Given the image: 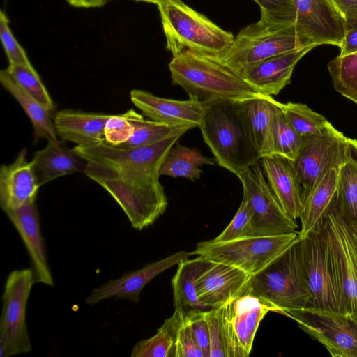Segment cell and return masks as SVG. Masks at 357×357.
Instances as JSON below:
<instances>
[{
  "instance_id": "1",
  "label": "cell",
  "mask_w": 357,
  "mask_h": 357,
  "mask_svg": "<svg viewBox=\"0 0 357 357\" xmlns=\"http://www.w3.org/2000/svg\"><path fill=\"white\" fill-rule=\"evenodd\" d=\"M185 132L148 146L123 147L105 142L77 145L73 150L85 161L84 174L112 197L131 226L140 231L153 225L167 207L159 169Z\"/></svg>"
},
{
  "instance_id": "2",
  "label": "cell",
  "mask_w": 357,
  "mask_h": 357,
  "mask_svg": "<svg viewBox=\"0 0 357 357\" xmlns=\"http://www.w3.org/2000/svg\"><path fill=\"white\" fill-rule=\"evenodd\" d=\"M203 102L204 116L199 127L203 139L217 163L238 177L261 156L252 144L230 98Z\"/></svg>"
},
{
  "instance_id": "3",
  "label": "cell",
  "mask_w": 357,
  "mask_h": 357,
  "mask_svg": "<svg viewBox=\"0 0 357 357\" xmlns=\"http://www.w3.org/2000/svg\"><path fill=\"white\" fill-rule=\"evenodd\" d=\"M166 48L173 56L192 50L220 57L234 36L181 0H162L158 4Z\"/></svg>"
},
{
  "instance_id": "4",
  "label": "cell",
  "mask_w": 357,
  "mask_h": 357,
  "mask_svg": "<svg viewBox=\"0 0 357 357\" xmlns=\"http://www.w3.org/2000/svg\"><path fill=\"white\" fill-rule=\"evenodd\" d=\"M169 69L173 84L181 86L189 98L202 102L231 98L254 91L217 56L186 50L172 57Z\"/></svg>"
},
{
  "instance_id": "5",
  "label": "cell",
  "mask_w": 357,
  "mask_h": 357,
  "mask_svg": "<svg viewBox=\"0 0 357 357\" xmlns=\"http://www.w3.org/2000/svg\"><path fill=\"white\" fill-rule=\"evenodd\" d=\"M310 44L298 33L292 24L261 11L260 19L242 29L219 58L240 75L256 63Z\"/></svg>"
},
{
  "instance_id": "6",
  "label": "cell",
  "mask_w": 357,
  "mask_h": 357,
  "mask_svg": "<svg viewBox=\"0 0 357 357\" xmlns=\"http://www.w3.org/2000/svg\"><path fill=\"white\" fill-rule=\"evenodd\" d=\"M247 290L273 305L278 313L285 315L306 308L311 295L305 279L300 240L252 275Z\"/></svg>"
},
{
  "instance_id": "7",
  "label": "cell",
  "mask_w": 357,
  "mask_h": 357,
  "mask_svg": "<svg viewBox=\"0 0 357 357\" xmlns=\"http://www.w3.org/2000/svg\"><path fill=\"white\" fill-rule=\"evenodd\" d=\"M299 240L298 231L248 236L227 242L209 240L198 243L190 255H202L213 262L240 268L252 276L273 263Z\"/></svg>"
},
{
  "instance_id": "8",
  "label": "cell",
  "mask_w": 357,
  "mask_h": 357,
  "mask_svg": "<svg viewBox=\"0 0 357 357\" xmlns=\"http://www.w3.org/2000/svg\"><path fill=\"white\" fill-rule=\"evenodd\" d=\"M321 233L330 259L340 300V312L357 315V257L337 197Z\"/></svg>"
},
{
  "instance_id": "9",
  "label": "cell",
  "mask_w": 357,
  "mask_h": 357,
  "mask_svg": "<svg viewBox=\"0 0 357 357\" xmlns=\"http://www.w3.org/2000/svg\"><path fill=\"white\" fill-rule=\"evenodd\" d=\"M349 159V138L331 123L320 132L303 137L294 160L302 200L328 172Z\"/></svg>"
},
{
  "instance_id": "10",
  "label": "cell",
  "mask_w": 357,
  "mask_h": 357,
  "mask_svg": "<svg viewBox=\"0 0 357 357\" xmlns=\"http://www.w3.org/2000/svg\"><path fill=\"white\" fill-rule=\"evenodd\" d=\"M34 283L31 268L13 271L7 277L2 296L0 357L28 353L31 350L26 312Z\"/></svg>"
},
{
  "instance_id": "11",
  "label": "cell",
  "mask_w": 357,
  "mask_h": 357,
  "mask_svg": "<svg viewBox=\"0 0 357 357\" xmlns=\"http://www.w3.org/2000/svg\"><path fill=\"white\" fill-rule=\"evenodd\" d=\"M238 178L243 185V196L249 201L252 211L250 236L296 231V220L285 213L273 192L265 179L260 160L245 169Z\"/></svg>"
},
{
  "instance_id": "12",
  "label": "cell",
  "mask_w": 357,
  "mask_h": 357,
  "mask_svg": "<svg viewBox=\"0 0 357 357\" xmlns=\"http://www.w3.org/2000/svg\"><path fill=\"white\" fill-rule=\"evenodd\" d=\"M299 328L321 342L333 357H357V323L340 312L310 308L286 312Z\"/></svg>"
},
{
  "instance_id": "13",
  "label": "cell",
  "mask_w": 357,
  "mask_h": 357,
  "mask_svg": "<svg viewBox=\"0 0 357 357\" xmlns=\"http://www.w3.org/2000/svg\"><path fill=\"white\" fill-rule=\"evenodd\" d=\"M305 279L311 298L306 308L340 312L338 292L321 230L300 239Z\"/></svg>"
},
{
  "instance_id": "14",
  "label": "cell",
  "mask_w": 357,
  "mask_h": 357,
  "mask_svg": "<svg viewBox=\"0 0 357 357\" xmlns=\"http://www.w3.org/2000/svg\"><path fill=\"white\" fill-rule=\"evenodd\" d=\"M277 309L248 290L224 305L227 357L249 356L259 323L268 312Z\"/></svg>"
},
{
  "instance_id": "15",
  "label": "cell",
  "mask_w": 357,
  "mask_h": 357,
  "mask_svg": "<svg viewBox=\"0 0 357 357\" xmlns=\"http://www.w3.org/2000/svg\"><path fill=\"white\" fill-rule=\"evenodd\" d=\"M291 22L302 38L317 46L340 48L347 31L344 18L331 0H294Z\"/></svg>"
},
{
  "instance_id": "16",
  "label": "cell",
  "mask_w": 357,
  "mask_h": 357,
  "mask_svg": "<svg viewBox=\"0 0 357 357\" xmlns=\"http://www.w3.org/2000/svg\"><path fill=\"white\" fill-rule=\"evenodd\" d=\"M230 100L252 144L261 156L274 154L273 123L278 109V101L272 96L256 91Z\"/></svg>"
},
{
  "instance_id": "17",
  "label": "cell",
  "mask_w": 357,
  "mask_h": 357,
  "mask_svg": "<svg viewBox=\"0 0 357 357\" xmlns=\"http://www.w3.org/2000/svg\"><path fill=\"white\" fill-rule=\"evenodd\" d=\"M252 275L223 263L212 262L195 281L199 302L204 307H222L243 294Z\"/></svg>"
},
{
  "instance_id": "18",
  "label": "cell",
  "mask_w": 357,
  "mask_h": 357,
  "mask_svg": "<svg viewBox=\"0 0 357 357\" xmlns=\"http://www.w3.org/2000/svg\"><path fill=\"white\" fill-rule=\"evenodd\" d=\"M130 96L134 105L151 120L190 129L199 128L203 122L204 105L196 98L168 99L140 89L132 90Z\"/></svg>"
},
{
  "instance_id": "19",
  "label": "cell",
  "mask_w": 357,
  "mask_h": 357,
  "mask_svg": "<svg viewBox=\"0 0 357 357\" xmlns=\"http://www.w3.org/2000/svg\"><path fill=\"white\" fill-rule=\"evenodd\" d=\"M190 252L179 251L158 261L149 264L139 270L126 272L116 280L93 289L85 300L88 305H94L102 300L116 297L138 303L142 289L155 276L187 259Z\"/></svg>"
},
{
  "instance_id": "20",
  "label": "cell",
  "mask_w": 357,
  "mask_h": 357,
  "mask_svg": "<svg viewBox=\"0 0 357 357\" xmlns=\"http://www.w3.org/2000/svg\"><path fill=\"white\" fill-rule=\"evenodd\" d=\"M316 47V45L310 44L271 56L248 67L240 76L254 91L269 96L277 95L291 82L297 63Z\"/></svg>"
},
{
  "instance_id": "21",
  "label": "cell",
  "mask_w": 357,
  "mask_h": 357,
  "mask_svg": "<svg viewBox=\"0 0 357 357\" xmlns=\"http://www.w3.org/2000/svg\"><path fill=\"white\" fill-rule=\"evenodd\" d=\"M5 213L25 245L31 260L34 282L53 287V278L47 259L35 202Z\"/></svg>"
},
{
  "instance_id": "22",
  "label": "cell",
  "mask_w": 357,
  "mask_h": 357,
  "mask_svg": "<svg viewBox=\"0 0 357 357\" xmlns=\"http://www.w3.org/2000/svg\"><path fill=\"white\" fill-rule=\"evenodd\" d=\"M40 188L31 160L23 149L10 164L0 168V205L4 212L35 202Z\"/></svg>"
},
{
  "instance_id": "23",
  "label": "cell",
  "mask_w": 357,
  "mask_h": 357,
  "mask_svg": "<svg viewBox=\"0 0 357 357\" xmlns=\"http://www.w3.org/2000/svg\"><path fill=\"white\" fill-rule=\"evenodd\" d=\"M267 182L285 213L292 219L299 218L302 205L301 185L294 161L278 154L260 159Z\"/></svg>"
},
{
  "instance_id": "24",
  "label": "cell",
  "mask_w": 357,
  "mask_h": 357,
  "mask_svg": "<svg viewBox=\"0 0 357 357\" xmlns=\"http://www.w3.org/2000/svg\"><path fill=\"white\" fill-rule=\"evenodd\" d=\"M110 116L66 109L55 114L53 122L62 140L91 146L105 142L104 129Z\"/></svg>"
},
{
  "instance_id": "25",
  "label": "cell",
  "mask_w": 357,
  "mask_h": 357,
  "mask_svg": "<svg viewBox=\"0 0 357 357\" xmlns=\"http://www.w3.org/2000/svg\"><path fill=\"white\" fill-rule=\"evenodd\" d=\"M340 168H334L313 187L302 200L299 219L301 239L312 232L321 230L326 217L337 197Z\"/></svg>"
},
{
  "instance_id": "26",
  "label": "cell",
  "mask_w": 357,
  "mask_h": 357,
  "mask_svg": "<svg viewBox=\"0 0 357 357\" xmlns=\"http://www.w3.org/2000/svg\"><path fill=\"white\" fill-rule=\"evenodd\" d=\"M38 185L84 170L85 161L73 149H69L63 140L48 141L43 149L34 153L31 160Z\"/></svg>"
},
{
  "instance_id": "27",
  "label": "cell",
  "mask_w": 357,
  "mask_h": 357,
  "mask_svg": "<svg viewBox=\"0 0 357 357\" xmlns=\"http://www.w3.org/2000/svg\"><path fill=\"white\" fill-rule=\"evenodd\" d=\"M212 262L198 255L178 264L177 271L172 280L175 310L186 314L191 309L204 308L197 294L195 281Z\"/></svg>"
},
{
  "instance_id": "28",
  "label": "cell",
  "mask_w": 357,
  "mask_h": 357,
  "mask_svg": "<svg viewBox=\"0 0 357 357\" xmlns=\"http://www.w3.org/2000/svg\"><path fill=\"white\" fill-rule=\"evenodd\" d=\"M0 82L17 100L29 116L33 128L34 142L40 139H57V134L50 113L35 98L22 88L6 69L0 71Z\"/></svg>"
},
{
  "instance_id": "29",
  "label": "cell",
  "mask_w": 357,
  "mask_h": 357,
  "mask_svg": "<svg viewBox=\"0 0 357 357\" xmlns=\"http://www.w3.org/2000/svg\"><path fill=\"white\" fill-rule=\"evenodd\" d=\"M214 165V162L195 149L182 145L178 142L171 148L163 159L160 169V176L183 177L192 181L200 178L202 172L200 166Z\"/></svg>"
},
{
  "instance_id": "30",
  "label": "cell",
  "mask_w": 357,
  "mask_h": 357,
  "mask_svg": "<svg viewBox=\"0 0 357 357\" xmlns=\"http://www.w3.org/2000/svg\"><path fill=\"white\" fill-rule=\"evenodd\" d=\"M185 314L175 310L153 337L137 342L131 352L132 357H167L172 356L176 334Z\"/></svg>"
},
{
  "instance_id": "31",
  "label": "cell",
  "mask_w": 357,
  "mask_h": 357,
  "mask_svg": "<svg viewBox=\"0 0 357 357\" xmlns=\"http://www.w3.org/2000/svg\"><path fill=\"white\" fill-rule=\"evenodd\" d=\"M126 112L133 126V132L126 142L119 145L123 147H137L153 144L181 131L190 130L188 127L145 120L141 114L133 109H129Z\"/></svg>"
},
{
  "instance_id": "32",
  "label": "cell",
  "mask_w": 357,
  "mask_h": 357,
  "mask_svg": "<svg viewBox=\"0 0 357 357\" xmlns=\"http://www.w3.org/2000/svg\"><path fill=\"white\" fill-rule=\"evenodd\" d=\"M327 67L334 89L357 105V52L338 55Z\"/></svg>"
},
{
  "instance_id": "33",
  "label": "cell",
  "mask_w": 357,
  "mask_h": 357,
  "mask_svg": "<svg viewBox=\"0 0 357 357\" xmlns=\"http://www.w3.org/2000/svg\"><path fill=\"white\" fill-rule=\"evenodd\" d=\"M278 105L290 125L303 138L320 132L330 123L305 104L278 101Z\"/></svg>"
},
{
  "instance_id": "34",
  "label": "cell",
  "mask_w": 357,
  "mask_h": 357,
  "mask_svg": "<svg viewBox=\"0 0 357 357\" xmlns=\"http://www.w3.org/2000/svg\"><path fill=\"white\" fill-rule=\"evenodd\" d=\"M337 201L346 217L357 227V165L351 157L340 168Z\"/></svg>"
},
{
  "instance_id": "35",
  "label": "cell",
  "mask_w": 357,
  "mask_h": 357,
  "mask_svg": "<svg viewBox=\"0 0 357 357\" xmlns=\"http://www.w3.org/2000/svg\"><path fill=\"white\" fill-rule=\"evenodd\" d=\"M273 141L274 154L293 161L303 143V137L290 125L279 107L273 119Z\"/></svg>"
},
{
  "instance_id": "36",
  "label": "cell",
  "mask_w": 357,
  "mask_h": 357,
  "mask_svg": "<svg viewBox=\"0 0 357 357\" xmlns=\"http://www.w3.org/2000/svg\"><path fill=\"white\" fill-rule=\"evenodd\" d=\"M6 69L18 84L35 98L50 113L52 114L55 111V105L34 68L9 63Z\"/></svg>"
},
{
  "instance_id": "37",
  "label": "cell",
  "mask_w": 357,
  "mask_h": 357,
  "mask_svg": "<svg viewBox=\"0 0 357 357\" xmlns=\"http://www.w3.org/2000/svg\"><path fill=\"white\" fill-rule=\"evenodd\" d=\"M252 220V211L250 202L245 196H243L240 206L229 225L212 241L227 242L250 236Z\"/></svg>"
},
{
  "instance_id": "38",
  "label": "cell",
  "mask_w": 357,
  "mask_h": 357,
  "mask_svg": "<svg viewBox=\"0 0 357 357\" xmlns=\"http://www.w3.org/2000/svg\"><path fill=\"white\" fill-rule=\"evenodd\" d=\"M210 332L209 357H227V343L224 323V306L207 311Z\"/></svg>"
},
{
  "instance_id": "39",
  "label": "cell",
  "mask_w": 357,
  "mask_h": 357,
  "mask_svg": "<svg viewBox=\"0 0 357 357\" xmlns=\"http://www.w3.org/2000/svg\"><path fill=\"white\" fill-rule=\"evenodd\" d=\"M0 38L9 63L33 68L24 50L15 38L9 26V20L3 10L0 12Z\"/></svg>"
},
{
  "instance_id": "40",
  "label": "cell",
  "mask_w": 357,
  "mask_h": 357,
  "mask_svg": "<svg viewBox=\"0 0 357 357\" xmlns=\"http://www.w3.org/2000/svg\"><path fill=\"white\" fill-rule=\"evenodd\" d=\"M192 334L204 357L210 356V332L207 312L199 309H191L185 315Z\"/></svg>"
},
{
  "instance_id": "41",
  "label": "cell",
  "mask_w": 357,
  "mask_h": 357,
  "mask_svg": "<svg viewBox=\"0 0 357 357\" xmlns=\"http://www.w3.org/2000/svg\"><path fill=\"white\" fill-rule=\"evenodd\" d=\"M132 132L133 126L126 112L121 114H111L105 126V142L113 146H119L126 142Z\"/></svg>"
},
{
  "instance_id": "42",
  "label": "cell",
  "mask_w": 357,
  "mask_h": 357,
  "mask_svg": "<svg viewBox=\"0 0 357 357\" xmlns=\"http://www.w3.org/2000/svg\"><path fill=\"white\" fill-rule=\"evenodd\" d=\"M172 356L175 357H204L185 317L176 334Z\"/></svg>"
},
{
  "instance_id": "43",
  "label": "cell",
  "mask_w": 357,
  "mask_h": 357,
  "mask_svg": "<svg viewBox=\"0 0 357 357\" xmlns=\"http://www.w3.org/2000/svg\"><path fill=\"white\" fill-rule=\"evenodd\" d=\"M264 11L272 17L291 24L294 0H254Z\"/></svg>"
},
{
  "instance_id": "44",
  "label": "cell",
  "mask_w": 357,
  "mask_h": 357,
  "mask_svg": "<svg viewBox=\"0 0 357 357\" xmlns=\"http://www.w3.org/2000/svg\"><path fill=\"white\" fill-rule=\"evenodd\" d=\"M339 55L357 52V27L347 28Z\"/></svg>"
},
{
  "instance_id": "45",
  "label": "cell",
  "mask_w": 357,
  "mask_h": 357,
  "mask_svg": "<svg viewBox=\"0 0 357 357\" xmlns=\"http://www.w3.org/2000/svg\"><path fill=\"white\" fill-rule=\"evenodd\" d=\"M335 8L345 18L357 10V0H331Z\"/></svg>"
},
{
  "instance_id": "46",
  "label": "cell",
  "mask_w": 357,
  "mask_h": 357,
  "mask_svg": "<svg viewBox=\"0 0 357 357\" xmlns=\"http://www.w3.org/2000/svg\"><path fill=\"white\" fill-rule=\"evenodd\" d=\"M111 0H66L68 4L75 8H91L102 7Z\"/></svg>"
},
{
  "instance_id": "47",
  "label": "cell",
  "mask_w": 357,
  "mask_h": 357,
  "mask_svg": "<svg viewBox=\"0 0 357 357\" xmlns=\"http://www.w3.org/2000/svg\"><path fill=\"white\" fill-rule=\"evenodd\" d=\"M344 216L347 224L351 239L357 257V227L346 217L344 214Z\"/></svg>"
},
{
  "instance_id": "48",
  "label": "cell",
  "mask_w": 357,
  "mask_h": 357,
  "mask_svg": "<svg viewBox=\"0 0 357 357\" xmlns=\"http://www.w3.org/2000/svg\"><path fill=\"white\" fill-rule=\"evenodd\" d=\"M349 153L351 158L357 165V139L349 138Z\"/></svg>"
},
{
  "instance_id": "49",
  "label": "cell",
  "mask_w": 357,
  "mask_h": 357,
  "mask_svg": "<svg viewBox=\"0 0 357 357\" xmlns=\"http://www.w3.org/2000/svg\"><path fill=\"white\" fill-rule=\"evenodd\" d=\"M347 28L357 27V10L353 12L345 18Z\"/></svg>"
},
{
  "instance_id": "50",
  "label": "cell",
  "mask_w": 357,
  "mask_h": 357,
  "mask_svg": "<svg viewBox=\"0 0 357 357\" xmlns=\"http://www.w3.org/2000/svg\"><path fill=\"white\" fill-rule=\"evenodd\" d=\"M134 1H143V2L151 3H155L157 5L162 0H134Z\"/></svg>"
},
{
  "instance_id": "51",
  "label": "cell",
  "mask_w": 357,
  "mask_h": 357,
  "mask_svg": "<svg viewBox=\"0 0 357 357\" xmlns=\"http://www.w3.org/2000/svg\"><path fill=\"white\" fill-rule=\"evenodd\" d=\"M357 323V315L352 317Z\"/></svg>"
}]
</instances>
